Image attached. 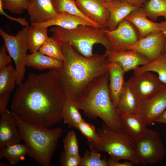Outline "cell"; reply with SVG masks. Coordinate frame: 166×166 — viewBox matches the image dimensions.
<instances>
[{"label":"cell","instance_id":"6da1fadb","mask_svg":"<svg viewBox=\"0 0 166 166\" xmlns=\"http://www.w3.org/2000/svg\"><path fill=\"white\" fill-rule=\"evenodd\" d=\"M66 98L57 70L30 73L15 91L10 108L24 121L50 128L62 120Z\"/></svg>","mask_w":166,"mask_h":166},{"label":"cell","instance_id":"7a4b0ae2","mask_svg":"<svg viewBox=\"0 0 166 166\" xmlns=\"http://www.w3.org/2000/svg\"><path fill=\"white\" fill-rule=\"evenodd\" d=\"M60 42L64 57L57 70L60 81L67 97L74 98L91 81L108 72L110 62L105 54L86 57L69 44Z\"/></svg>","mask_w":166,"mask_h":166},{"label":"cell","instance_id":"3957f363","mask_svg":"<svg viewBox=\"0 0 166 166\" xmlns=\"http://www.w3.org/2000/svg\"><path fill=\"white\" fill-rule=\"evenodd\" d=\"M109 81L107 72L91 81L74 99L85 116L93 119L99 117L111 128L118 131L122 127L110 97Z\"/></svg>","mask_w":166,"mask_h":166},{"label":"cell","instance_id":"277c9868","mask_svg":"<svg viewBox=\"0 0 166 166\" xmlns=\"http://www.w3.org/2000/svg\"><path fill=\"white\" fill-rule=\"evenodd\" d=\"M22 140L28 148L27 155L42 166H49L62 133L60 127L50 128L28 123L12 111Z\"/></svg>","mask_w":166,"mask_h":166},{"label":"cell","instance_id":"5b68a950","mask_svg":"<svg viewBox=\"0 0 166 166\" xmlns=\"http://www.w3.org/2000/svg\"><path fill=\"white\" fill-rule=\"evenodd\" d=\"M104 29L81 25L71 29L54 26L49 31L59 41L69 44L81 54L89 57L93 54V49L95 44H101L106 50L111 49L110 43Z\"/></svg>","mask_w":166,"mask_h":166},{"label":"cell","instance_id":"8992f818","mask_svg":"<svg viewBox=\"0 0 166 166\" xmlns=\"http://www.w3.org/2000/svg\"><path fill=\"white\" fill-rule=\"evenodd\" d=\"M97 132L101 142L97 144L89 145L90 148L105 152L114 160H129L134 164H141L140 158L134 149L135 140L123 128L115 131L103 122Z\"/></svg>","mask_w":166,"mask_h":166},{"label":"cell","instance_id":"52a82bcc","mask_svg":"<svg viewBox=\"0 0 166 166\" xmlns=\"http://www.w3.org/2000/svg\"><path fill=\"white\" fill-rule=\"evenodd\" d=\"M29 26H24L15 36L10 35L0 29V35L4 46L15 65L16 84L18 86L22 83L26 71Z\"/></svg>","mask_w":166,"mask_h":166},{"label":"cell","instance_id":"ba28073f","mask_svg":"<svg viewBox=\"0 0 166 166\" xmlns=\"http://www.w3.org/2000/svg\"><path fill=\"white\" fill-rule=\"evenodd\" d=\"M134 149L144 165L157 163L165 156V148L159 133L148 128L135 140Z\"/></svg>","mask_w":166,"mask_h":166},{"label":"cell","instance_id":"9c48e42d","mask_svg":"<svg viewBox=\"0 0 166 166\" xmlns=\"http://www.w3.org/2000/svg\"><path fill=\"white\" fill-rule=\"evenodd\" d=\"M126 82L138 105L153 97L165 85L151 72L133 74Z\"/></svg>","mask_w":166,"mask_h":166},{"label":"cell","instance_id":"30bf717a","mask_svg":"<svg viewBox=\"0 0 166 166\" xmlns=\"http://www.w3.org/2000/svg\"><path fill=\"white\" fill-rule=\"evenodd\" d=\"M110 43L111 49L116 51L128 50L140 39L139 33L135 26L125 18L119 24L114 30L104 29Z\"/></svg>","mask_w":166,"mask_h":166},{"label":"cell","instance_id":"8fae6325","mask_svg":"<svg viewBox=\"0 0 166 166\" xmlns=\"http://www.w3.org/2000/svg\"><path fill=\"white\" fill-rule=\"evenodd\" d=\"M165 36L162 31L152 32L139 39L128 50L136 51L153 61L165 53Z\"/></svg>","mask_w":166,"mask_h":166},{"label":"cell","instance_id":"7c38bea8","mask_svg":"<svg viewBox=\"0 0 166 166\" xmlns=\"http://www.w3.org/2000/svg\"><path fill=\"white\" fill-rule=\"evenodd\" d=\"M166 109V84L157 94L139 105L137 114L147 125L154 124L156 119Z\"/></svg>","mask_w":166,"mask_h":166},{"label":"cell","instance_id":"4fadbf2b","mask_svg":"<svg viewBox=\"0 0 166 166\" xmlns=\"http://www.w3.org/2000/svg\"><path fill=\"white\" fill-rule=\"evenodd\" d=\"M106 0H75L76 4L85 16L99 25L107 29L109 13L105 6Z\"/></svg>","mask_w":166,"mask_h":166},{"label":"cell","instance_id":"5bb4252c","mask_svg":"<svg viewBox=\"0 0 166 166\" xmlns=\"http://www.w3.org/2000/svg\"><path fill=\"white\" fill-rule=\"evenodd\" d=\"M110 62L119 64L125 73L134 70L150 61L145 57L133 50L116 51L110 49L105 53Z\"/></svg>","mask_w":166,"mask_h":166},{"label":"cell","instance_id":"9a60e30c","mask_svg":"<svg viewBox=\"0 0 166 166\" xmlns=\"http://www.w3.org/2000/svg\"><path fill=\"white\" fill-rule=\"evenodd\" d=\"M0 151L22 140L15 119L8 110L0 114Z\"/></svg>","mask_w":166,"mask_h":166},{"label":"cell","instance_id":"2e32d148","mask_svg":"<svg viewBox=\"0 0 166 166\" xmlns=\"http://www.w3.org/2000/svg\"><path fill=\"white\" fill-rule=\"evenodd\" d=\"M27 10L31 23L46 22L58 14L52 0H30Z\"/></svg>","mask_w":166,"mask_h":166},{"label":"cell","instance_id":"e0dca14e","mask_svg":"<svg viewBox=\"0 0 166 166\" xmlns=\"http://www.w3.org/2000/svg\"><path fill=\"white\" fill-rule=\"evenodd\" d=\"M104 5L109 13L107 29L110 31L115 30L122 20L132 12L140 7L119 0H106Z\"/></svg>","mask_w":166,"mask_h":166},{"label":"cell","instance_id":"ac0fdd59","mask_svg":"<svg viewBox=\"0 0 166 166\" xmlns=\"http://www.w3.org/2000/svg\"><path fill=\"white\" fill-rule=\"evenodd\" d=\"M125 18L136 28L140 39L151 33L162 31L160 22H155L150 20L142 6L132 12Z\"/></svg>","mask_w":166,"mask_h":166},{"label":"cell","instance_id":"d6986e66","mask_svg":"<svg viewBox=\"0 0 166 166\" xmlns=\"http://www.w3.org/2000/svg\"><path fill=\"white\" fill-rule=\"evenodd\" d=\"M108 72V87L110 95L113 103L117 107L125 83L124 75L125 73L119 64L114 62L110 63Z\"/></svg>","mask_w":166,"mask_h":166},{"label":"cell","instance_id":"ffe728a7","mask_svg":"<svg viewBox=\"0 0 166 166\" xmlns=\"http://www.w3.org/2000/svg\"><path fill=\"white\" fill-rule=\"evenodd\" d=\"M122 128L134 140L141 137L146 132L147 124L138 114H122L119 115Z\"/></svg>","mask_w":166,"mask_h":166},{"label":"cell","instance_id":"44dd1931","mask_svg":"<svg viewBox=\"0 0 166 166\" xmlns=\"http://www.w3.org/2000/svg\"><path fill=\"white\" fill-rule=\"evenodd\" d=\"M31 25L37 26L46 27L56 26L67 29H73L81 25H88L95 27L83 18L68 13L58 14L55 17L45 22L31 23Z\"/></svg>","mask_w":166,"mask_h":166},{"label":"cell","instance_id":"7402d4cb","mask_svg":"<svg viewBox=\"0 0 166 166\" xmlns=\"http://www.w3.org/2000/svg\"><path fill=\"white\" fill-rule=\"evenodd\" d=\"M63 64V61L42 54L38 51L27 54L26 60V66L41 70H58Z\"/></svg>","mask_w":166,"mask_h":166},{"label":"cell","instance_id":"603a6c76","mask_svg":"<svg viewBox=\"0 0 166 166\" xmlns=\"http://www.w3.org/2000/svg\"><path fill=\"white\" fill-rule=\"evenodd\" d=\"M79 110L74 99L67 97L63 106L62 117L64 123L69 128L77 129L79 124L85 120Z\"/></svg>","mask_w":166,"mask_h":166},{"label":"cell","instance_id":"cb8c5ba5","mask_svg":"<svg viewBox=\"0 0 166 166\" xmlns=\"http://www.w3.org/2000/svg\"><path fill=\"white\" fill-rule=\"evenodd\" d=\"M139 105L126 81L117 107L118 115L122 114H137Z\"/></svg>","mask_w":166,"mask_h":166},{"label":"cell","instance_id":"d4e9b609","mask_svg":"<svg viewBox=\"0 0 166 166\" xmlns=\"http://www.w3.org/2000/svg\"><path fill=\"white\" fill-rule=\"evenodd\" d=\"M48 27L37 26L31 25L28 27V50L32 53L38 51L48 39Z\"/></svg>","mask_w":166,"mask_h":166},{"label":"cell","instance_id":"484cf974","mask_svg":"<svg viewBox=\"0 0 166 166\" xmlns=\"http://www.w3.org/2000/svg\"><path fill=\"white\" fill-rule=\"evenodd\" d=\"M133 71V74L145 72L156 73L161 81L166 84V54L164 53L156 60L138 67Z\"/></svg>","mask_w":166,"mask_h":166},{"label":"cell","instance_id":"4316f807","mask_svg":"<svg viewBox=\"0 0 166 166\" xmlns=\"http://www.w3.org/2000/svg\"><path fill=\"white\" fill-rule=\"evenodd\" d=\"M28 148L20 143L8 146L0 151V159L4 158L12 164H16L25 159Z\"/></svg>","mask_w":166,"mask_h":166},{"label":"cell","instance_id":"83f0119b","mask_svg":"<svg viewBox=\"0 0 166 166\" xmlns=\"http://www.w3.org/2000/svg\"><path fill=\"white\" fill-rule=\"evenodd\" d=\"M54 9L58 14L68 13L81 17L92 24L95 27L101 28L98 24L84 15L79 10L75 0H52Z\"/></svg>","mask_w":166,"mask_h":166},{"label":"cell","instance_id":"f1b7e54d","mask_svg":"<svg viewBox=\"0 0 166 166\" xmlns=\"http://www.w3.org/2000/svg\"><path fill=\"white\" fill-rule=\"evenodd\" d=\"M16 69L8 65L0 71V94L5 92L10 93L16 84Z\"/></svg>","mask_w":166,"mask_h":166},{"label":"cell","instance_id":"f546056e","mask_svg":"<svg viewBox=\"0 0 166 166\" xmlns=\"http://www.w3.org/2000/svg\"><path fill=\"white\" fill-rule=\"evenodd\" d=\"M142 7L152 21L156 20L159 17L166 18V0H148Z\"/></svg>","mask_w":166,"mask_h":166},{"label":"cell","instance_id":"4dcf8cb0","mask_svg":"<svg viewBox=\"0 0 166 166\" xmlns=\"http://www.w3.org/2000/svg\"><path fill=\"white\" fill-rule=\"evenodd\" d=\"M38 51L42 54L63 61L64 57L60 42L53 36L49 37Z\"/></svg>","mask_w":166,"mask_h":166},{"label":"cell","instance_id":"1f68e13d","mask_svg":"<svg viewBox=\"0 0 166 166\" xmlns=\"http://www.w3.org/2000/svg\"><path fill=\"white\" fill-rule=\"evenodd\" d=\"M86 150L81 158L80 166H108L105 157L95 150Z\"/></svg>","mask_w":166,"mask_h":166},{"label":"cell","instance_id":"d6a6232c","mask_svg":"<svg viewBox=\"0 0 166 166\" xmlns=\"http://www.w3.org/2000/svg\"><path fill=\"white\" fill-rule=\"evenodd\" d=\"M77 129L87 138L89 145H96L100 143L99 135L93 125L84 120L79 124Z\"/></svg>","mask_w":166,"mask_h":166},{"label":"cell","instance_id":"836d02e7","mask_svg":"<svg viewBox=\"0 0 166 166\" xmlns=\"http://www.w3.org/2000/svg\"><path fill=\"white\" fill-rule=\"evenodd\" d=\"M30 0H0L3 10L14 14H19L27 10Z\"/></svg>","mask_w":166,"mask_h":166},{"label":"cell","instance_id":"e575fe53","mask_svg":"<svg viewBox=\"0 0 166 166\" xmlns=\"http://www.w3.org/2000/svg\"><path fill=\"white\" fill-rule=\"evenodd\" d=\"M64 151L68 155H80L77 137L75 132L69 131L63 140Z\"/></svg>","mask_w":166,"mask_h":166},{"label":"cell","instance_id":"d590c367","mask_svg":"<svg viewBox=\"0 0 166 166\" xmlns=\"http://www.w3.org/2000/svg\"><path fill=\"white\" fill-rule=\"evenodd\" d=\"M81 158L80 155H68L63 151L60 155V163L61 166H80Z\"/></svg>","mask_w":166,"mask_h":166},{"label":"cell","instance_id":"8d00e7d4","mask_svg":"<svg viewBox=\"0 0 166 166\" xmlns=\"http://www.w3.org/2000/svg\"><path fill=\"white\" fill-rule=\"evenodd\" d=\"M6 51L5 46H2L0 49V71L6 67L12 61V57L7 54Z\"/></svg>","mask_w":166,"mask_h":166},{"label":"cell","instance_id":"74e56055","mask_svg":"<svg viewBox=\"0 0 166 166\" xmlns=\"http://www.w3.org/2000/svg\"><path fill=\"white\" fill-rule=\"evenodd\" d=\"M10 97V93H4L0 94V114L8 110L7 106Z\"/></svg>","mask_w":166,"mask_h":166},{"label":"cell","instance_id":"f35d334b","mask_svg":"<svg viewBox=\"0 0 166 166\" xmlns=\"http://www.w3.org/2000/svg\"><path fill=\"white\" fill-rule=\"evenodd\" d=\"M0 14L3 15L9 19L11 20H14L19 22L20 24L23 26H29V24L26 20V19L25 18H15L11 17L8 14H6L4 11L3 9L2 4L1 3H0Z\"/></svg>","mask_w":166,"mask_h":166},{"label":"cell","instance_id":"ab89813d","mask_svg":"<svg viewBox=\"0 0 166 166\" xmlns=\"http://www.w3.org/2000/svg\"><path fill=\"white\" fill-rule=\"evenodd\" d=\"M108 166H132L134 163L129 160L120 163L119 160H114L109 158L107 160Z\"/></svg>","mask_w":166,"mask_h":166},{"label":"cell","instance_id":"60d3db41","mask_svg":"<svg viewBox=\"0 0 166 166\" xmlns=\"http://www.w3.org/2000/svg\"><path fill=\"white\" fill-rule=\"evenodd\" d=\"M125 1L132 6L141 7L148 0H119Z\"/></svg>","mask_w":166,"mask_h":166},{"label":"cell","instance_id":"b9f144b4","mask_svg":"<svg viewBox=\"0 0 166 166\" xmlns=\"http://www.w3.org/2000/svg\"><path fill=\"white\" fill-rule=\"evenodd\" d=\"M155 122L166 124V109L156 119Z\"/></svg>","mask_w":166,"mask_h":166},{"label":"cell","instance_id":"7bdbcfd3","mask_svg":"<svg viewBox=\"0 0 166 166\" xmlns=\"http://www.w3.org/2000/svg\"><path fill=\"white\" fill-rule=\"evenodd\" d=\"M165 20L161 21L160 23L161 27V31L164 33L166 38L165 53L166 54V18H164Z\"/></svg>","mask_w":166,"mask_h":166},{"label":"cell","instance_id":"ee69618b","mask_svg":"<svg viewBox=\"0 0 166 166\" xmlns=\"http://www.w3.org/2000/svg\"><path fill=\"white\" fill-rule=\"evenodd\" d=\"M8 164L6 163H2L0 164V166H8Z\"/></svg>","mask_w":166,"mask_h":166}]
</instances>
